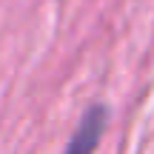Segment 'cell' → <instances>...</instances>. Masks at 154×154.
Here are the masks:
<instances>
[{"mask_svg": "<svg viewBox=\"0 0 154 154\" xmlns=\"http://www.w3.org/2000/svg\"><path fill=\"white\" fill-rule=\"evenodd\" d=\"M106 123H109V109L106 106H91L83 114L77 131L72 134L66 154H94V149L100 146V137L106 131Z\"/></svg>", "mask_w": 154, "mask_h": 154, "instance_id": "obj_1", "label": "cell"}]
</instances>
